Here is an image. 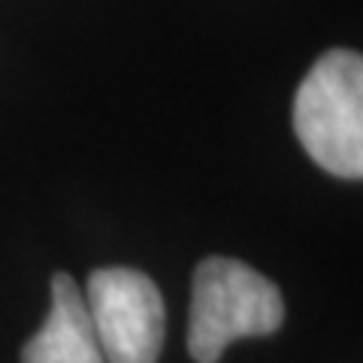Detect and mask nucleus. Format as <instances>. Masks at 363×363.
<instances>
[{"instance_id":"1","label":"nucleus","mask_w":363,"mask_h":363,"mask_svg":"<svg viewBox=\"0 0 363 363\" xmlns=\"http://www.w3.org/2000/svg\"><path fill=\"white\" fill-rule=\"evenodd\" d=\"M294 130L312 161L339 179L363 176V58L330 49L294 100Z\"/></svg>"},{"instance_id":"2","label":"nucleus","mask_w":363,"mask_h":363,"mask_svg":"<svg viewBox=\"0 0 363 363\" xmlns=\"http://www.w3.org/2000/svg\"><path fill=\"white\" fill-rule=\"evenodd\" d=\"M285 321L279 288L242 260H200L191 285L188 351L197 363H218L242 336H269Z\"/></svg>"},{"instance_id":"3","label":"nucleus","mask_w":363,"mask_h":363,"mask_svg":"<svg viewBox=\"0 0 363 363\" xmlns=\"http://www.w3.org/2000/svg\"><path fill=\"white\" fill-rule=\"evenodd\" d=\"M82 297L106 363H157L164 348V300L145 272L97 269Z\"/></svg>"},{"instance_id":"4","label":"nucleus","mask_w":363,"mask_h":363,"mask_svg":"<svg viewBox=\"0 0 363 363\" xmlns=\"http://www.w3.org/2000/svg\"><path fill=\"white\" fill-rule=\"evenodd\" d=\"M21 363H106L97 345L85 297L67 272L52 279V312L21 351Z\"/></svg>"}]
</instances>
